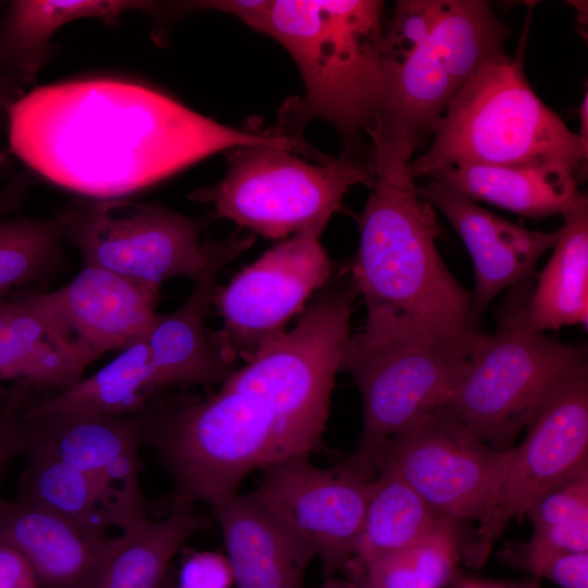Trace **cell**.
Segmentation results:
<instances>
[{
    "instance_id": "obj_26",
    "label": "cell",
    "mask_w": 588,
    "mask_h": 588,
    "mask_svg": "<svg viewBox=\"0 0 588 588\" xmlns=\"http://www.w3.org/2000/svg\"><path fill=\"white\" fill-rule=\"evenodd\" d=\"M454 522L431 507L397 476L380 471L371 480L351 563L359 571L384 555L454 529Z\"/></svg>"
},
{
    "instance_id": "obj_6",
    "label": "cell",
    "mask_w": 588,
    "mask_h": 588,
    "mask_svg": "<svg viewBox=\"0 0 588 588\" xmlns=\"http://www.w3.org/2000/svg\"><path fill=\"white\" fill-rule=\"evenodd\" d=\"M140 441L170 471L174 504L211 506L254 469L295 457L268 405L223 384L204 400L142 416Z\"/></svg>"
},
{
    "instance_id": "obj_5",
    "label": "cell",
    "mask_w": 588,
    "mask_h": 588,
    "mask_svg": "<svg viewBox=\"0 0 588 588\" xmlns=\"http://www.w3.org/2000/svg\"><path fill=\"white\" fill-rule=\"evenodd\" d=\"M511 28L482 0H444L426 41L408 57L382 64L383 88L367 131L366 166L376 180L409 185L413 156L460 89L505 54Z\"/></svg>"
},
{
    "instance_id": "obj_43",
    "label": "cell",
    "mask_w": 588,
    "mask_h": 588,
    "mask_svg": "<svg viewBox=\"0 0 588 588\" xmlns=\"http://www.w3.org/2000/svg\"><path fill=\"white\" fill-rule=\"evenodd\" d=\"M320 588H363L358 581L340 579L335 576H329Z\"/></svg>"
},
{
    "instance_id": "obj_18",
    "label": "cell",
    "mask_w": 588,
    "mask_h": 588,
    "mask_svg": "<svg viewBox=\"0 0 588 588\" xmlns=\"http://www.w3.org/2000/svg\"><path fill=\"white\" fill-rule=\"evenodd\" d=\"M254 241L232 235L208 243L205 265L186 302L175 311L158 314L145 338L160 389L171 384L223 383L235 370L206 330L220 271Z\"/></svg>"
},
{
    "instance_id": "obj_28",
    "label": "cell",
    "mask_w": 588,
    "mask_h": 588,
    "mask_svg": "<svg viewBox=\"0 0 588 588\" xmlns=\"http://www.w3.org/2000/svg\"><path fill=\"white\" fill-rule=\"evenodd\" d=\"M206 524L186 504H174L161 519L144 518L119 536L93 588H159L174 555Z\"/></svg>"
},
{
    "instance_id": "obj_15",
    "label": "cell",
    "mask_w": 588,
    "mask_h": 588,
    "mask_svg": "<svg viewBox=\"0 0 588 588\" xmlns=\"http://www.w3.org/2000/svg\"><path fill=\"white\" fill-rule=\"evenodd\" d=\"M371 480L339 467L321 469L308 456H295L262 468L248 494L315 553L329 577L355 555Z\"/></svg>"
},
{
    "instance_id": "obj_20",
    "label": "cell",
    "mask_w": 588,
    "mask_h": 588,
    "mask_svg": "<svg viewBox=\"0 0 588 588\" xmlns=\"http://www.w3.org/2000/svg\"><path fill=\"white\" fill-rule=\"evenodd\" d=\"M0 541L25 558L40 588H93L119 537L17 498L0 499Z\"/></svg>"
},
{
    "instance_id": "obj_40",
    "label": "cell",
    "mask_w": 588,
    "mask_h": 588,
    "mask_svg": "<svg viewBox=\"0 0 588 588\" xmlns=\"http://www.w3.org/2000/svg\"><path fill=\"white\" fill-rule=\"evenodd\" d=\"M23 87L17 79L0 74V125L7 124L10 108L25 94Z\"/></svg>"
},
{
    "instance_id": "obj_37",
    "label": "cell",
    "mask_w": 588,
    "mask_h": 588,
    "mask_svg": "<svg viewBox=\"0 0 588 588\" xmlns=\"http://www.w3.org/2000/svg\"><path fill=\"white\" fill-rule=\"evenodd\" d=\"M532 544L565 552H588V520L534 529Z\"/></svg>"
},
{
    "instance_id": "obj_29",
    "label": "cell",
    "mask_w": 588,
    "mask_h": 588,
    "mask_svg": "<svg viewBox=\"0 0 588 588\" xmlns=\"http://www.w3.org/2000/svg\"><path fill=\"white\" fill-rule=\"evenodd\" d=\"M24 454L28 465L22 475L19 499L90 528L124 529L117 505L94 479L48 452L32 449Z\"/></svg>"
},
{
    "instance_id": "obj_8",
    "label": "cell",
    "mask_w": 588,
    "mask_h": 588,
    "mask_svg": "<svg viewBox=\"0 0 588 588\" xmlns=\"http://www.w3.org/2000/svg\"><path fill=\"white\" fill-rule=\"evenodd\" d=\"M357 293L351 279L319 294L293 329L265 343L222 383L261 399L295 456L320 445Z\"/></svg>"
},
{
    "instance_id": "obj_12",
    "label": "cell",
    "mask_w": 588,
    "mask_h": 588,
    "mask_svg": "<svg viewBox=\"0 0 588 588\" xmlns=\"http://www.w3.org/2000/svg\"><path fill=\"white\" fill-rule=\"evenodd\" d=\"M58 219L84 266L159 287L172 278L195 280L205 265L200 221L157 204L93 199Z\"/></svg>"
},
{
    "instance_id": "obj_10",
    "label": "cell",
    "mask_w": 588,
    "mask_h": 588,
    "mask_svg": "<svg viewBox=\"0 0 588 588\" xmlns=\"http://www.w3.org/2000/svg\"><path fill=\"white\" fill-rule=\"evenodd\" d=\"M479 342L465 347L350 336L341 370L350 372L358 387L364 425L357 450L339 468L370 480L365 467L372 452L448 405Z\"/></svg>"
},
{
    "instance_id": "obj_24",
    "label": "cell",
    "mask_w": 588,
    "mask_h": 588,
    "mask_svg": "<svg viewBox=\"0 0 588 588\" xmlns=\"http://www.w3.org/2000/svg\"><path fill=\"white\" fill-rule=\"evenodd\" d=\"M429 179L438 180L475 201L535 219L564 215L588 201L577 187L576 175L559 166L450 167Z\"/></svg>"
},
{
    "instance_id": "obj_21",
    "label": "cell",
    "mask_w": 588,
    "mask_h": 588,
    "mask_svg": "<svg viewBox=\"0 0 588 588\" xmlns=\"http://www.w3.org/2000/svg\"><path fill=\"white\" fill-rule=\"evenodd\" d=\"M93 362L37 294L0 297V381L62 391Z\"/></svg>"
},
{
    "instance_id": "obj_32",
    "label": "cell",
    "mask_w": 588,
    "mask_h": 588,
    "mask_svg": "<svg viewBox=\"0 0 588 588\" xmlns=\"http://www.w3.org/2000/svg\"><path fill=\"white\" fill-rule=\"evenodd\" d=\"M444 0L396 1L391 20L384 24L382 64L397 62L416 51L437 26Z\"/></svg>"
},
{
    "instance_id": "obj_36",
    "label": "cell",
    "mask_w": 588,
    "mask_h": 588,
    "mask_svg": "<svg viewBox=\"0 0 588 588\" xmlns=\"http://www.w3.org/2000/svg\"><path fill=\"white\" fill-rule=\"evenodd\" d=\"M234 584L230 563L220 553L204 551L183 563L177 588H230Z\"/></svg>"
},
{
    "instance_id": "obj_34",
    "label": "cell",
    "mask_w": 588,
    "mask_h": 588,
    "mask_svg": "<svg viewBox=\"0 0 588 588\" xmlns=\"http://www.w3.org/2000/svg\"><path fill=\"white\" fill-rule=\"evenodd\" d=\"M507 558L511 563L561 588H588V552H565L527 541Z\"/></svg>"
},
{
    "instance_id": "obj_2",
    "label": "cell",
    "mask_w": 588,
    "mask_h": 588,
    "mask_svg": "<svg viewBox=\"0 0 588 588\" xmlns=\"http://www.w3.org/2000/svg\"><path fill=\"white\" fill-rule=\"evenodd\" d=\"M416 184L376 180L357 218L352 281L367 315L353 336L365 342L474 346L473 294L449 271L436 241L441 226Z\"/></svg>"
},
{
    "instance_id": "obj_14",
    "label": "cell",
    "mask_w": 588,
    "mask_h": 588,
    "mask_svg": "<svg viewBox=\"0 0 588 588\" xmlns=\"http://www.w3.org/2000/svg\"><path fill=\"white\" fill-rule=\"evenodd\" d=\"M322 231L294 234L267 250L217 287L213 306L222 317L221 330L210 335L231 362H248L268 341L284 331L304 309L311 293L331 275L330 260L320 243Z\"/></svg>"
},
{
    "instance_id": "obj_17",
    "label": "cell",
    "mask_w": 588,
    "mask_h": 588,
    "mask_svg": "<svg viewBox=\"0 0 588 588\" xmlns=\"http://www.w3.org/2000/svg\"><path fill=\"white\" fill-rule=\"evenodd\" d=\"M416 189L446 218L469 253L475 268L473 308L477 322L499 293L534 277L538 259L559 240L560 230L542 232L515 224L438 180L429 179Z\"/></svg>"
},
{
    "instance_id": "obj_13",
    "label": "cell",
    "mask_w": 588,
    "mask_h": 588,
    "mask_svg": "<svg viewBox=\"0 0 588 588\" xmlns=\"http://www.w3.org/2000/svg\"><path fill=\"white\" fill-rule=\"evenodd\" d=\"M512 448L509 467L479 522L475 558L487 553L513 519L520 523L551 486L588 464V366L583 352L546 395Z\"/></svg>"
},
{
    "instance_id": "obj_31",
    "label": "cell",
    "mask_w": 588,
    "mask_h": 588,
    "mask_svg": "<svg viewBox=\"0 0 588 588\" xmlns=\"http://www.w3.org/2000/svg\"><path fill=\"white\" fill-rule=\"evenodd\" d=\"M455 528L384 555L362 567L363 588H443L458 560Z\"/></svg>"
},
{
    "instance_id": "obj_42",
    "label": "cell",
    "mask_w": 588,
    "mask_h": 588,
    "mask_svg": "<svg viewBox=\"0 0 588 588\" xmlns=\"http://www.w3.org/2000/svg\"><path fill=\"white\" fill-rule=\"evenodd\" d=\"M588 94L585 93L579 108L580 131L577 134L581 144L588 149Z\"/></svg>"
},
{
    "instance_id": "obj_35",
    "label": "cell",
    "mask_w": 588,
    "mask_h": 588,
    "mask_svg": "<svg viewBox=\"0 0 588 588\" xmlns=\"http://www.w3.org/2000/svg\"><path fill=\"white\" fill-rule=\"evenodd\" d=\"M34 390L22 381H14L0 404V479L7 461L25 450L26 422L24 412Z\"/></svg>"
},
{
    "instance_id": "obj_27",
    "label": "cell",
    "mask_w": 588,
    "mask_h": 588,
    "mask_svg": "<svg viewBox=\"0 0 588 588\" xmlns=\"http://www.w3.org/2000/svg\"><path fill=\"white\" fill-rule=\"evenodd\" d=\"M159 389L147 342L142 339L89 377L53 396L29 403L24 417L49 413L135 415Z\"/></svg>"
},
{
    "instance_id": "obj_30",
    "label": "cell",
    "mask_w": 588,
    "mask_h": 588,
    "mask_svg": "<svg viewBox=\"0 0 588 588\" xmlns=\"http://www.w3.org/2000/svg\"><path fill=\"white\" fill-rule=\"evenodd\" d=\"M60 221L15 217L0 219V297L41 281L64 266Z\"/></svg>"
},
{
    "instance_id": "obj_33",
    "label": "cell",
    "mask_w": 588,
    "mask_h": 588,
    "mask_svg": "<svg viewBox=\"0 0 588 588\" xmlns=\"http://www.w3.org/2000/svg\"><path fill=\"white\" fill-rule=\"evenodd\" d=\"M526 516L534 529L588 520V464L547 489Z\"/></svg>"
},
{
    "instance_id": "obj_4",
    "label": "cell",
    "mask_w": 588,
    "mask_h": 588,
    "mask_svg": "<svg viewBox=\"0 0 588 588\" xmlns=\"http://www.w3.org/2000/svg\"><path fill=\"white\" fill-rule=\"evenodd\" d=\"M528 25L515 57L478 71L432 125V142L413 159L415 179L461 166H559L577 177L588 160L578 135L536 95L524 72Z\"/></svg>"
},
{
    "instance_id": "obj_38",
    "label": "cell",
    "mask_w": 588,
    "mask_h": 588,
    "mask_svg": "<svg viewBox=\"0 0 588 588\" xmlns=\"http://www.w3.org/2000/svg\"><path fill=\"white\" fill-rule=\"evenodd\" d=\"M0 588H40L25 558L0 541Z\"/></svg>"
},
{
    "instance_id": "obj_41",
    "label": "cell",
    "mask_w": 588,
    "mask_h": 588,
    "mask_svg": "<svg viewBox=\"0 0 588 588\" xmlns=\"http://www.w3.org/2000/svg\"><path fill=\"white\" fill-rule=\"evenodd\" d=\"M453 588H541L538 580L511 583L475 577H458L454 579Z\"/></svg>"
},
{
    "instance_id": "obj_9",
    "label": "cell",
    "mask_w": 588,
    "mask_h": 588,
    "mask_svg": "<svg viewBox=\"0 0 588 588\" xmlns=\"http://www.w3.org/2000/svg\"><path fill=\"white\" fill-rule=\"evenodd\" d=\"M229 152L224 177L212 187L196 189L189 199L211 204L217 218L270 238L323 231L352 186L376 184L358 160L311 163L274 144L245 145Z\"/></svg>"
},
{
    "instance_id": "obj_25",
    "label": "cell",
    "mask_w": 588,
    "mask_h": 588,
    "mask_svg": "<svg viewBox=\"0 0 588 588\" xmlns=\"http://www.w3.org/2000/svg\"><path fill=\"white\" fill-rule=\"evenodd\" d=\"M563 216L553 253L528 302L530 324L540 332L588 321V201Z\"/></svg>"
},
{
    "instance_id": "obj_1",
    "label": "cell",
    "mask_w": 588,
    "mask_h": 588,
    "mask_svg": "<svg viewBox=\"0 0 588 588\" xmlns=\"http://www.w3.org/2000/svg\"><path fill=\"white\" fill-rule=\"evenodd\" d=\"M11 152L65 189L123 198L220 151L252 144L302 150L277 131L236 128L148 86L89 78L39 86L8 113Z\"/></svg>"
},
{
    "instance_id": "obj_22",
    "label": "cell",
    "mask_w": 588,
    "mask_h": 588,
    "mask_svg": "<svg viewBox=\"0 0 588 588\" xmlns=\"http://www.w3.org/2000/svg\"><path fill=\"white\" fill-rule=\"evenodd\" d=\"M220 525L236 588H303L315 553L249 494L211 505Z\"/></svg>"
},
{
    "instance_id": "obj_19",
    "label": "cell",
    "mask_w": 588,
    "mask_h": 588,
    "mask_svg": "<svg viewBox=\"0 0 588 588\" xmlns=\"http://www.w3.org/2000/svg\"><path fill=\"white\" fill-rule=\"evenodd\" d=\"M159 287L84 266L62 287L38 293L72 338L95 360L149 333Z\"/></svg>"
},
{
    "instance_id": "obj_11",
    "label": "cell",
    "mask_w": 588,
    "mask_h": 588,
    "mask_svg": "<svg viewBox=\"0 0 588 588\" xmlns=\"http://www.w3.org/2000/svg\"><path fill=\"white\" fill-rule=\"evenodd\" d=\"M512 449L499 452L457 418L439 409L383 441L365 467L397 476L431 507L453 520L480 522L509 467Z\"/></svg>"
},
{
    "instance_id": "obj_16",
    "label": "cell",
    "mask_w": 588,
    "mask_h": 588,
    "mask_svg": "<svg viewBox=\"0 0 588 588\" xmlns=\"http://www.w3.org/2000/svg\"><path fill=\"white\" fill-rule=\"evenodd\" d=\"M24 419V453L48 452L94 479L117 505L122 531L147 517L138 478L142 416L49 413Z\"/></svg>"
},
{
    "instance_id": "obj_39",
    "label": "cell",
    "mask_w": 588,
    "mask_h": 588,
    "mask_svg": "<svg viewBox=\"0 0 588 588\" xmlns=\"http://www.w3.org/2000/svg\"><path fill=\"white\" fill-rule=\"evenodd\" d=\"M8 161V152L0 149V170ZM27 189L25 177L19 175L12 179L3 188L0 189V219H3L8 213L16 210Z\"/></svg>"
},
{
    "instance_id": "obj_23",
    "label": "cell",
    "mask_w": 588,
    "mask_h": 588,
    "mask_svg": "<svg viewBox=\"0 0 588 588\" xmlns=\"http://www.w3.org/2000/svg\"><path fill=\"white\" fill-rule=\"evenodd\" d=\"M155 1L13 0L0 22V74L30 84L49 57L52 36L81 19L114 24L127 10L154 14Z\"/></svg>"
},
{
    "instance_id": "obj_3",
    "label": "cell",
    "mask_w": 588,
    "mask_h": 588,
    "mask_svg": "<svg viewBox=\"0 0 588 588\" xmlns=\"http://www.w3.org/2000/svg\"><path fill=\"white\" fill-rule=\"evenodd\" d=\"M383 1L267 0L256 30L279 41L296 62L305 87L285 106L280 134L302 137L313 119L330 123L354 160L378 109L383 71Z\"/></svg>"
},
{
    "instance_id": "obj_7",
    "label": "cell",
    "mask_w": 588,
    "mask_h": 588,
    "mask_svg": "<svg viewBox=\"0 0 588 588\" xmlns=\"http://www.w3.org/2000/svg\"><path fill=\"white\" fill-rule=\"evenodd\" d=\"M534 285L530 278L507 289L497 329L483 334L442 408L499 452L513 448L546 395L584 352L530 324Z\"/></svg>"
}]
</instances>
